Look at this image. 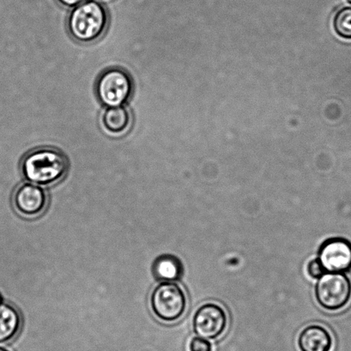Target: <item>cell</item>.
I'll use <instances>...</instances> for the list:
<instances>
[{
    "mask_svg": "<svg viewBox=\"0 0 351 351\" xmlns=\"http://www.w3.org/2000/svg\"><path fill=\"white\" fill-rule=\"evenodd\" d=\"M14 208L25 218L43 215L48 204L47 191L40 185L25 182L15 189L12 195Z\"/></svg>",
    "mask_w": 351,
    "mask_h": 351,
    "instance_id": "8",
    "label": "cell"
},
{
    "mask_svg": "<svg viewBox=\"0 0 351 351\" xmlns=\"http://www.w3.org/2000/svg\"><path fill=\"white\" fill-rule=\"evenodd\" d=\"M189 351H212V343L201 337H194L189 342Z\"/></svg>",
    "mask_w": 351,
    "mask_h": 351,
    "instance_id": "14",
    "label": "cell"
},
{
    "mask_svg": "<svg viewBox=\"0 0 351 351\" xmlns=\"http://www.w3.org/2000/svg\"><path fill=\"white\" fill-rule=\"evenodd\" d=\"M69 170L67 157L54 147H44L31 151L21 163V171L29 182L40 186L56 184Z\"/></svg>",
    "mask_w": 351,
    "mask_h": 351,
    "instance_id": "1",
    "label": "cell"
},
{
    "mask_svg": "<svg viewBox=\"0 0 351 351\" xmlns=\"http://www.w3.org/2000/svg\"><path fill=\"white\" fill-rule=\"evenodd\" d=\"M297 346L301 351H331L333 339L324 326L309 325L299 335Z\"/></svg>",
    "mask_w": 351,
    "mask_h": 351,
    "instance_id": "9",
    "label": "cell"
},
{
    "mask_svg": "<svg viewBox=\"0 0 351 351\" xmlns=\"http://www.w3.org/2000/svg\"><path fill=\"white\" fill-rule=\"evenodd\" d=\"M0 351H10V350L5 348V347L0 346Z\"/></svg>",
    "mask_w": 351,
    "mask_h": 351,
    "instance_id": "17",
    "label": "cell"
},
{
    "mask_svg": "<svg viewBox=\"0 0 351 351\" xmlns=\"http://www.w3.org/2000/svg\"><path fill=\"white\" fill-rule=\"evenodd\" d=\"M22 325V315L15 306L10 304L0 305V345L15 339Z\"/></svg>",
    "mask_w": 351,
    "mask_h": 351,
    "instance_id": "12",
    "label": "cell"
},
{
    "mask_svg": "<svg viewBox=\"0 0 351 351\" xmlns=\"http://www.w3.org/2000/svg\"><path fill=\"white\" fill-rule=\"evenodd\" d=\"M307 271L308 276L314 278V280H319V278H321L326 273L318 258L309 261L307 266Z\"/></svg>",
    "mask_w": 351,
    "mask_h": 351,
    "instance_id": "15",
    "label": "cell"
},
{
    "mask_svg": "<svg viewBox=\"0 0 351 351\" xmlns=\"http://www.w3.org/2000/svg\"><path fill=\"white\" fill-rule=\"evenodd\" d=\"M187 305V295L175 282H160L150 295V311L161 322L179 321L185 314Z\"/></svg>",
    "mask_w": 351,
    "mask_h": 351,
    "instance_id": "3",
    "label": "cell"
},
{
    "mask_svg": "<svg viewBox=\"0 0 351 351\" xmlns=\"http://www.w3.org/2000/svg\"><path fill=\"white\" fill-rule=\"evenodd\" d=\"M333 29L339 37L351 40V6L343 7L335 14Z\"/></svg>",
    "mask_w": 351,
    "mask_h": 351,
    "instance_id": "13",
    "label": "cell"
},
{
    "mask_svg": "<svg viewBox=\"0 0 351 351\" xmlns=\"http://www.w3.org/2000/svg\"><path fill=\"white\" fill-rule=\"evenodd\" d=\"M101 121L102 128L109 135H123L132 126V113L124 106L106 108L102 112Z\"/></svg>",
    "mask_w": 351,
    "mask_h": 351,
    "instance_id": "10",
    "label": "cell"
},
{
    "mask_svg": "<svg viewBox=\"0 0 351 351\" xmlns=\"http://www.w3.org/2000/svg\"><path fill=\"white\" fill-rule=\"evenodd\" d=\"M152 274L157 281L177 282L183 276V263L174 254H161L154 261Z\"/></svg>",
    "mask_w": 351,
    "mask_h": 351,
    "instance_id": "11",
    "label": "cell"
},
{
    "mask_svg": "<svg viewBox=\"0 0 351 351\" xmlns=\"http://www.w3.org/2000/svg\"><path fill=\"white\" fill-rule=\"evenodd\" d=\"M192 323L199 337L208 340L216 339L225 332L228 316L221 306L215 302H207L195 312Z\"/></svg>",
    "mask_w": 351,
    "mask_h": 351,
    "instance_id": "6",
    "label": "cell"
},
{
    "mask_svg": "<svg viewBox=\"0 0 351 351\" xmlns=\"http://www.w3.org/2000/svg\"><path fill=\"white\" fill-rule=\"evenodd\" d=\"M109 23V12L103 3L98 0H86L71 10L67 27L75 40L91 43L104 34Z\"/></svg>",
    "mask_w": 351,
    "mask_h": 351,
    "instance_id": "2",
    "label": "cell"
},
{
    "mask_svg": "<svg viewBox=\"0 0 351 351\" xmlns=\"http://www.w3.org/2000/svg\"><path fill=\"white\" fill-rule=\"evenodd\" d=\"M347 2H348L349 3H350L351 5V0H346Z\"/></svg>",
    "mask_w": 351,
    "mask_h": 351,
    "instance_id": "19",
    "label": "cell"
},
{
    "mask_svg": "<svg viewBox=\"0 0 351 351\" xmlns=\"http://www.w3.org/2000/svg\"><path fill=\"white\" fill-rule=\"evenodd\" d=\"M315 298L321 308L338 311L351 299V280L346 274L326 273L315 285Z\"/></svg>",
    "mask_w": 351,
    "mask_h": 351,
    "instance_id": "5",
    "label": "cell"
},
{
    "mask_svg": "<svg viewBox=\"0 0 351 351\" xmlns=\"http://www.w3.org/2000/svg\"><path fill=\"white\" fill-rule=\"evenodd\" d=\"M62 5L67 7H75L80 5L81 3L86 1V0H58Z\"/></svg>",
    "mask_w": 351,
    "mask_h": 351,
    "instance_id": "16",
    "label": "cell"
},
{
    "mask_svg": "<svg viewBox=\"0 0 351 351\" xmlns=\"http://www.w3.org/2000/svg\"><path fill=\"white\" fill-rule=\"evenodd\" d=\"M134 84L128 72L111 68L100 75L95 85L96 96L108 108L126 104L132 98Z\"/></svg>",
    "mask_w": 351,
    "mask_h": 351,
    "instance_id": "4",
    "label": "cell"
},
{
    "mask_svg": "<svg viewBox=\"0 0 351 351\" xmlns=\"http://www.w3.org/2000/svg\"><path fill=\"white\" fill-rule=\"evenodd\" d=\"M3 304V298H2V295L0 294V305H1Z\"/></svg>",
    "mask_w": 351,
    "mask_h": 351,
    "instance_id": "18",
    "label": "cell"
},
{
    "mask_svg": "<svg viewBox=\"0 0 351 351\" xmlns=\"http://www.w3.org/2000/svg\"><path fill=\"white\" fill-rule=\"evenodd\" d=\"M318 259L326 273H348L351 270V243L343 237L326 240L319 247Z\"/></svg>",
    "mask_w": 351,
    "mask_h": 351,
    "instance_id": "7",
    "label": "cell"
}]
</instances>
